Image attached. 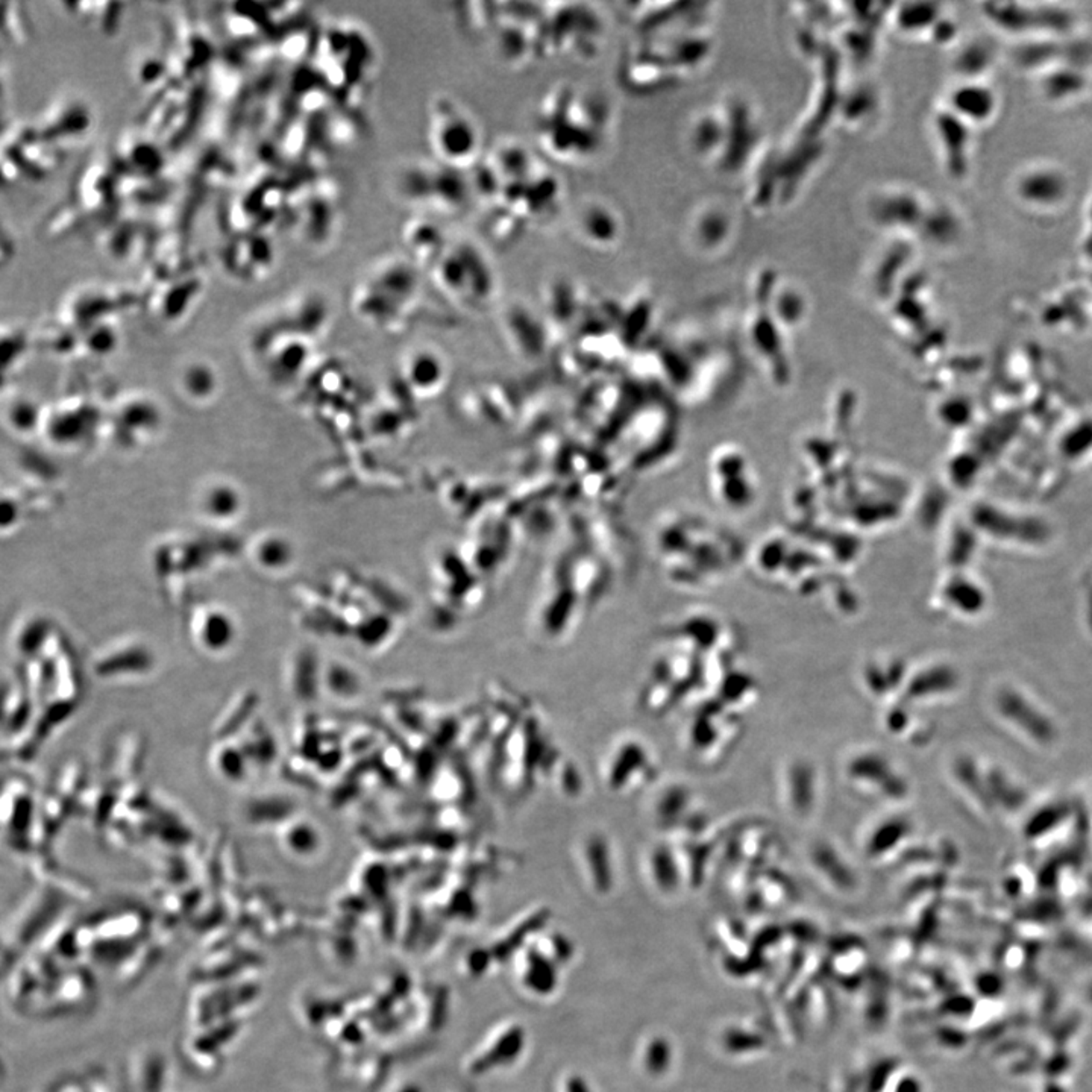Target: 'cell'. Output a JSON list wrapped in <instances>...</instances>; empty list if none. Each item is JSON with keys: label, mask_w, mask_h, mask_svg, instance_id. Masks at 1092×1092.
I'll return each instance as SVG.
<instances>
[{"label": "cell", "mask_w": 1092, "mask_h": 1092, "mask_svg": "<svg viewBox=\"0 0 1092 1092\" xmlns=\"http://www.w3.org/2000/svg\"><path fill=\"white\" fill-rule=\"evenodd\" d=\"M597 102L572 85H558L542 99L535 114V137L548 155L560 162H583L597 152Z\"/></svg>", "instance_id": "1"}, {"label": "cell", "mask_w": 1092, "mask_h": 1092, "mask_svg": "<svg viewBox=\"0 0 1092 1092\" xmlns=\"http://www.w3.org/2000/svg\"><path fill=\"white\" fill-rule=\"evenodd\" d=\"M392 190L404 204L437 216H458L477 201L468 172L435 160L404 162L396 169Z\"/></svg>", "instance_id": "2"}, {"label": "cell", "mask_w": 1092, "mask_h": 1092, "mask_svg": "<svg viewBox=\"0 0 1092 1092\" xmlns=\"http://www.w3.org/2000/svg\"><path fill=\"white\" fill-rule=\"evenodd\" d=\"M427 141L433 160L472 172L485 156V139L474 114L449 95H435L427 110Z\"/></svg>", "instance_id": "3"}, {"label": "cell", "mask_w": 1092, "mask_h": 1092, "mask_svg": "<svg viewBox=\"0 0 1092 1092\" xmlns=\"http://www.w3.org/2000/svg\"><path fill=\"white\" fill-rule=\"evenodd\" d=\"M427 275L452 299L485 305L498 291V272L472 241H451Z\"/></svg>", "instance_id": "4"}, {"label": "cell", "mask_w": 1092, "mask_h": 1092, "mask_svg": "<svg viewBox=\"0 0 1092 1092\" xmlns=\"http://www.w3.org/2000/svg\"><path fill=\"white\" fill-rule=\"evenodd\" d=\"M985 14L995 26L1010 34L1064 35L1073 29L1074 18L1058 6L992 4L985 5Z\"/></svg>", "instance_id": "5"}, {"label": "cell", "mask_w": 1092, "mask_h": 1092, "mask_svg": "<svg viewBox=\"0 0 1092 1092\" xmlns=\"http://www.w3.org/2000/svg\"><path fill=\"white\" fill-rule=\"evenodd\" d=\"M1070 183L1064 172L1050 166H1035L1021 173L1015 193L1035 210H1053L1068 198Z\"/></svg>", "instance_id": "6"}, {"label": "cell", "mask_w": 1092, "mask_h": 1092, "mask_svg": "<svg viewBox=\"0 0 1092 1092\" xmlns=\"http://www.w3.org/2000/svg\"><path fill=\"white\" fill-rule=\"evenodd\" d=\"M89 126V108L81 101L70 99L55 102L41 118L35 131L49 145L62 151L66 145L85 135Z\"/></svg>", "instance_id": "7"}, {"label": "cell", "mask_w": 1092, "mask_h": 1092, "mask_svg": "<svg viewBox=\"0 0 1092 1092\" xmlns=\"http://www.w3.org/2000/svg\"><path fill=\"white\" fill-rule=\"evenodd\" d=\"M402 241L406 255L428 273L451 243L449 237L435 219L418 216L404 225Z\"/></svg>", "instance_id": "8"}, {"label": "cell", "mask_w": 1092, "mask_h": 1092, "mask_svg": "<svg viewBox=\"0 0 1092 1092\" xmlns=\"http://www.w3.org/2000/svg\"><path fill=\"white\" fill-rule=\"evenodd\" d=\"M575 233L592 249H608L619 240L621 222L616 212L607 204L587 202L577 212Z\"/></svg>", "instance_id": "9"}, {"label": "cell", "mask_w": 1092, "mask_h": 1092, "mask_svg": "<svg viewBox=\"0 0 1092 1092\" xmlns=\"http://www.w3.org/2000/svg\"><path fill=\"white\" fill-rule=\"evenodd\" d=\"M939 139L945 155L948 172L954 178H962L968 172V154L971 146V125L959 118L952 110L938 119Z\"/></svg>", "instance_id": "10"}, {"label": "cell", "mask_w": 1092, "mask_h": 1092, "mask_svg": "<svg viewBox=\"0 0 1092 1092\" xmlns=\"http://www.w3.org/2000/svg\"><path fill=\"white\" fill-rule=\"evenodd\" d=\"M950 110L966 123L977 125L992 119L997 110V96L989 87L977 81H966L953 90Z\"/></svg>", "instance_id": "11"}, {"label": "cell", "mask_w": 1092, "mask_h": 1092, "mask_svg": "<svg viewBox=\"0 0 1092 1092\" xmlns=\"http://www.w3.org/2000/svg\"><path fill=\"white\" fill-rule=\"evenodd\" d=\"M1087 87V78L1074 68H1059L1056 73H1048L1042 78L1041 89L1052 101H1065L1071 96L1079 95Z\"/></svg>", "instance_id": "12"}, {"label": "cell", "mask_w": 1092, "mask_h": 1092, "mask_svg": "<svg viewBox=\"0 0 1092 1092\" xmlns=\"http://www.w3.org/2000/svg\"><path fill=\"white\" fill-rule=\"evenodd\" d=\"M995 52L985 41H971L962 47L956 58V70L966 81H975L981 73L987 72L994 62Z\"/></svg>", "instance_id": "13"}, {"label": "cell", "mask_w": 1092, "mask_h": 1092, "mask_svg": "<svg viewBox=\"0 0 1092 1092\" xmlns=\"http://www.w3.org/2000/svg\"><path fill=\"white\" fill-rule=\"evenodd\" d=\"M289 548L279 539H266L258 548V560L266 568L277 569L287 564Z\"/></svg>", "instance_id": "14"}, {"label": "cell", "mask_w": 1092, "mask_h": 1092, "mask_svg": "<svg viewBox=\"0 0 1092 1092\" xmlns=\"http://www.w3.org/2000/svg\"><path fill=\"white\" fill-rule=\"evenodd\" d=\"M205 506L214 516H228L237 506V495L233 491L218 487L208 495Z\"/></svg>", "instance_id": "15"}]
</instances>
